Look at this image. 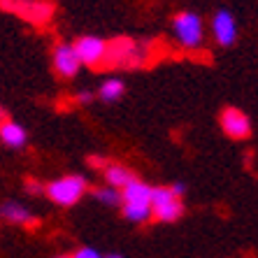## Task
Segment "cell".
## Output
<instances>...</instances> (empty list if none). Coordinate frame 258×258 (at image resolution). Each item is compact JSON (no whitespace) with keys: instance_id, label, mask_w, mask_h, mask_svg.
Listing matches in <instances>:
<instances>
[{"instance_id":"9a60e30c","label":"cell","mask_w":258,"mask_h":258,"mask_svg":"<svg viewBox=\"0 0 258 258\" xmlns=\"http://www.w3.org/2000/svg\"><path fill=\"white\" fill-rule=\"evenodd\" d=\"M91 196L102 205V207H116L121 205V191L114 186H98V188H91Z\"/></svg>"},{"instance_id":"ba28073f","label":"cell","mask_w":258,"mask_h":258,"mask_svg":"<svg viewBox=\"0 0 258 258\" xmlns=\"http://www.w3.org/2000/svg\"><path fill=\"white\" fill-rule=\"evenodd\" d=\"M75 51H77L82 66L96 68V66H102V60H105L107 42H105L102 37H96V35H84L75 42Z\"/></svg>"},{"instance_id":"4fadbf2b","label":"cell","mask_w":258,"mask_h":258,"mask_svg":"<svg viewBox=\"0 0 258 258\" xmlns=\"http://www.w3.org/2000/svg\"><path fill=\"white\" fill-rule=\"evenodd\" d=\"M0 142L10 149H24L28 142V133L17 121H3L0 123Z\"/></svg>"},{"instance_id":"2e32d148","label":"cell","mask_w":258,"mask_h":258,"mask_svg":"<svg viewBox=\"0 0 258 258\" xmlns=\"http://www.w3.org/2000/svg\"><path fill=\"white\" fill-rule=\"evenodd\" d=\"M70 258H102V253L98 249H93V246H79V249H75L70 253Z\"/></svg>"},{"instance_id":"d6986e66","label":"cell","mask_w":258,"mask_h":258,"mask_svg":"<svg viewBox=\"0 0 258 258\" xmlns=\"http://www.w3.org/2000/svg\"><path fill=\"white\" fill-rule=\"evenodd\" d=\"M93 93L91 91H82V93H77V102L79 105H89V102H93Z\"/></svg>"},{"instance_id":"5bb4252c","label":"cell","mask_w":258,"mask_h":258,"mask_svg":"<svg viewBox=\"0 0 258 258\" xmlns=\"http://www.w3.org/2000/svg\"><path fill=\"white\" fill-rule=\"evenodd\" d=\"M123 93H126V84H123V79H119V77L105 79L100 84V89H98V98H100L102 102H116L123 98Z\"/></svg>"},{"instance_id":"8992f818","label":"cell","mask_w":258,"mask_h":258,"mask_svg":"<svg viewBox=\"0 0 258 258\" xmlns=\"http://www.w3.org/2000/svg\"><path fill=\"white\" fill-rule=\"evenodd\" d=\"M219 123L230 140H246L251 135V119L240 107H223L219 114Z\"/></svg>"},{"instance_id":"277c9868","label":"cell","mask_w":258,"mask_h":258,"mask_svg":"<svg viewBox=\"0 0 258 258\" xmlns=\"http://www.w3.org/2000/svg\"><path fill=\"white\" fill-rule=\"evenodd\" d=\"M186 212L184 198L174 196L170 186H154L151 191V216L161 223H174L179 221Z\"/></svg>"},{"instance_id":"7402d4cb","label":"cell","mask_w":258,"mask_h":258,"mask_svg":"<svg viewBox=\"0 0 258 258\" xmlns=\"http://www.w3.org/2000/svg\"><path fill=\"white\" fill-rule=\"evenodd\" d=\"M3 116H5V112H3V107H0V123H3V121H5V119H3Z\"/></svg>"},{"instance_id":"ffe728a7","label":"cell","mask_w":258,"mask_h":258,"mask_svg":"<svg viewBox=\"0 0 258 258\" xmlns=\"http://www.w3.org/2000/svg\"><path fill=\"white\" fill-rule=\"evenodd\" d=\"M51 258H70V253H56V256H51Z\"/></svg>"},{"instance_id":"6da1fadb","label":"cell","mask_w":258,"mask_h":258,"mask_svg":"<svg viewBox=\"0 0 258 258\" xmlns=\"http://www.w3.org/2000/svg\"><path fill=\"white\" fill-rule=\"evenodd\" d=\"M151 191L154 186L140 177H133L121 188V214L131 223H147L151 219Z\"/></svg>"},{"instance_id":"8fae6325","label":"cell","mask_w":258,"mask_h":258,"mask_svg":"<svg viewBox=\"0 0 258 258\" xmlns=\"http://www.w3.org/2000/svg\"><path fill=\"white\" fill-rule=\"evenodd\" d=\"M212 33H214L216 42L221 47H230L237 40V24H235V17L228 10H219L212 19Z\"/></svg>"},{"instance_id":"3957f363","label":"cell","mask_w":258,"mask_h":258,"mask_svg":"<svg viewBox=\"0 0 258 258\" xmlns=\"http://www.w3.org/2000/svg\"><path fill=\"white\" fill-rule=\"evenodd\" d=\"M149 58V47L144 42H138L133 37H116L107 42L105 60L102 66L107 68H140Z\"/></svg>"},{"instance_id":"5b68a950","label":"cell","mask_w":258,"mask_h":258,"mask_svg":"<svg viewBox=\"0 0 258 258\" xmlns=\"http://www.w3.org/2000/svg\"><path fill=\"white\" fill-rule=\"evenodd\" d=\"M172 28H174V35H177L181 47L196 49L203 44V37H205L203 19L196 12H179L172 21Z\"/></svg>"},{"instance_id":"e0dca14e","label":"cell","mask_w":258,"mask_h":258,"mask_svg":"<svg viewBox=\"0 0 258 258\" xmlns=\"http://www.w3.org/2000/svg\"><path fill=\"white\" fill-rule=\"evenodd\" d=\"M26 191H28L30 196H42L44 184H40V181H35V179H26Z\"/></svg>"},{"instance_id":"30bf717a","label":"cell","mask_w":258,"mask_h":258,"mask_svg":"<svg viewBox=\"0 0 258 258\" xmlns=\"http://www.w3.org/2000/svg\"><path fill=\"white\" fill-rule=\"evenodd\" d=\"M0 219L10 226H21V228H35L37 223V216L26 207V205L17 203V200H5L0 203Z\"/></svg>"},{"instance_id":"44dd1931","label":"cell","mask_w":258,"mask_h":258,"mask_svg":"<svg viewBox=\"0 0 258 258\" xmlns=\"http://www.w3.org/2000/svg\"><path fill=\"white\" fill-rule=\"evenodd\" d=\"M102 258H123L121 253H109V256H102Z\"/></svg>"},{"instance_id":"7c38bea8","label":"cell","mask_w":258,"mask_h":258,"mask_svg":"<svg viewBox=\"0 0 258 258\" xmlns=\"http://www.w3.org/2000/svg\"><path fill=\"white\" fill-rule=\"evenodd\" d=\"M100 170H102V179H105V184L119 188V191L126 186L133 177H135V172H133L128 165H123V163H114V161H105Z\"/></svg>"},{"instance_id":"52a82bcc","label":"cell","mask_w":258,"mask_h":258,"mask_svg":"<svg viewBox=\"0 0 258 258\" xmlns=\"http://www.w3.org/2000/svg\"><path fill=\"white\" fill-rule=\"evenodd\" d=\"M51 63H54L56 75L63 79H72L79 72V68H82V60H79L77 51H75V44H68V42H58L54 47Z\"/></svg>"},{"instance_id":"ac0fdd59","label":"cell","mask_w":258,"mask_h":258,"mask_svg":"<svg viewBox=\"0 0 258 258\" xmlns=\"http://www.w3.org/2000/svg\"><path fill=\"white\" fill-rule=\"evenodd\" d=\"M170 191H172L174 196H179V198H184V196H186V184H184V181H174L172 186H170Z\"/></svg>"},{"instance_id":"7a4b0ae2","label":"cell","mask_w":258,"mask_h":258,"mask_svg":"<svg viewBox=\"0 0 258 258\" xmlns=\"http://www.w3.org/2000/svg\"><path fill=\"white\" fill-rule=\"evenodd\" d=\"M91 191V184L84 174H63L44 184V196L58 207H75Z\"/></svg>"},{"instance_id":"9c48e42d","label":"cell","mask_w":258,"mask_h":258,"mask_svg":"<svg viewBox=\"0 0 258 258\" xmlns=\"http://www.w3.org/2000/svg\"><path fill=\"white\" fill-rule=\"evenodd\" d=\"M0 3L5 7H10V10L24 12L28 17V21H33V24H47L49 19L54 17V5L47 3V0H17V3L0 0Z\"/></svg>"}]
</instances>
